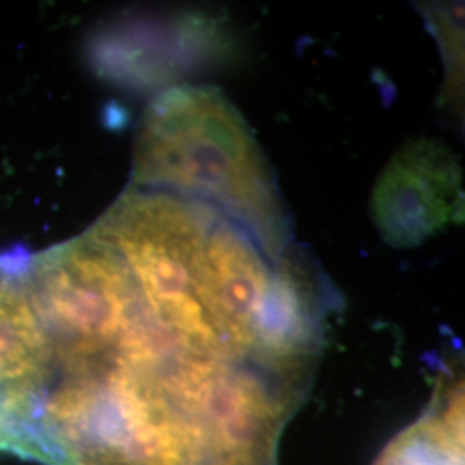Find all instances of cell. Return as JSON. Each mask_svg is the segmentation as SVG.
I'll use <instances>...</instances> for the list:
<instances>
[{"mask_svg": "<svg viewBox=\"0 0 465 465\" xmlns=\"http://www.w3.org/2000/svg\"><path fill=\"white\" fill-rule=\"evenodd\" d=\"M130 184L209 200L274 243L295 242L264 152L214 86H173L150 102Z\"/></svg>", "mask_w": 465, "mask_h": 465, "instance_id": "cell-1", "label": "cell"}, {"mask_svg": "<svg viewBox=\"0 0 465 465\" xmlns=\"http://www.w3.org/2000/svg\"><path fill=\"white\" fill-rule=\"evenodd\" d=\"M464 213L462 173L451 150L416 140L393 155L378 178L371 216L384 242L397 249L422 245L457 224Z\"/></svg>", "mask_w": 465, "mask_h": 465, "instance_id": "cell-2", "label": "cell"}, {"mask_svg": "<svg viewBox=\"0 0 465 465\" xmlns=\"http://www.w3.org/2000/svg\"><path fill=\"white\" fill-rule=\"evenodd\" d=\"M49 371V341L32 290L30 253L0 252V453H19Z\"/></svg>", "mask_w": 465, "mask_h": 465, "instance_id": "cell-3", "label": "cell"}, {"mask_svg": "<svg viewBox=\"0 0 465 465\" xmlns=\"http://www.w3.org/2000/svg\"><path fill=\"white\" fill-rule=\"evenodd\" d=\"M372 465H464V384L438 382L426 412L395 436Z\"/></svg>", "mask_w": 465, "mask_h": 465, "instance_id": "cell-4", "label": "cell"}]
</instances>
